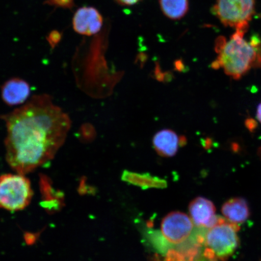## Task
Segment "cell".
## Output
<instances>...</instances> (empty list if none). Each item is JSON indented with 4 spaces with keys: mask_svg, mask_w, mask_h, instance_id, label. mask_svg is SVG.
Instances as JSON below:
<instances>
[{
    "mask_svg": "<svg viewBox=\"0 0 261 261\" xmlns=\"http://www.w3.org/2000/svg\"><path fill=\"white\" fill-rule=\"evenodd\" d=\"M240 226L224 218L214 226L208 228L205 236V246L214 254L217 260L226 261L233 255L240 246L238 236Z\"/></svg>",
    "mask_w": 261,
    "mask_h": 261,
    "instance_id": "cell-4",
    "label": "cell"
},
{
    "mask_svg": "<svg viewBox=\"0 0 261 261\" xmlns=\"http://www.w3.org/2000/svg\"><path fill=\"white\" fill-rule=\"evenodd\" d=\"M256 118L257 120L261 123V102L259 103L257 109Z\"/></svg>",
    "mask_w": 261,
    "mask_h": 261,
    "instance_id": "cell-17",
    "label": "cell"
},
{
    "mask_svg": "<svg viewBox=\"0 0 261 261\" xmlns=\"http://www.w3.org/2000/svg\"><path fill=\"white\" fill-rule=\"evenodd\" d=\"M189 213L195 227L208 229L216 225L221 217L215 214L216 208L213 203L203 197H198L189 205Z\"/></svg>",
    "mask_w": 261,
    "mask_h": 261,
    "instance_id": "cell-7",
    "label": "cell"
},
{
    "mask_svg": "<svg viewBox=\"0 0 261 261\" xmlns=\"http://www.w3.org/2000/svg\"><path fill=\"white\" fill-rule=\"evenodd\" d=\"M247 32L237 30L227 40L218 38L215 44L217 57L212 64L215 69H223L224 73L238 80L253 68L261 67V41L256 37L247 41Z\"/></svg>",
    "mask_w": 261,
    "mask_h": 261,
    "instance_id": "cell-2",
    "label": "cell"
},
{
    "mask_svg": "<svg viewBox=\"0 0 261 261\" xmlns=\"http://www.w3.org/2000/svg\"><path fill=\"white\" fill-rule=\"evenodd\" d=\"M3 119L7 129L6 161L13 170L24 175L55 158L71 125L68 114L45 94L32 97Z\"/></svg>",
    "mask_w": 261,
    "mask_h": 261,
    "instance_id": "cell-1",
    "label": "cell"
},
{
    "mask_svg": "<svg viewBox=\"0 0 261 261\" xmlns=\"http://www.w3.org/2000/svg\"><path fill=\"white\" fill-rule=\"evenodd\" d=\"M255 8L256 0H216L212 11L226 27L247 32Z\"/></svg>",
    "mask_w": 261,
    "mask_h": 261,
    "instance_id": "cell-5",
    "label": "cell"
},
{
    "mask_svg": "<svg viewBox=\"0 0 261 261\" xmlns=\"http://www.w3.org/2000/svg\"><path fill=\"white\" fill-rule=\"evenodd\" d=\"M221 211L228 222L237 225L244 223L250 215L249 204L242 198L230 199L222 206Z\"/></svg>",
    "mask_w": 261,
    "mask_h": 261,
    "instance_id": "cell-11",
    "label": "cell"
},
{
    "mask_svg": "<svg viewBox=\"0 0 261 261\" xmlns=\"http://www.w3.org/2000/svg\"><path fill=\"white\" fill-rule=\"evenodd\" d=\"M32 196L30 180L24 175L17 173L0 176V208L11 211L24 210Z\"/></svg>",
    "mask_w": 261,
    "mask_h": 261,
    "instance_id": "cell-3",
    "label": "cell"
},
{
    "mask_svg": "<svg viewBox=\"0 0 261 261\" xmlns=\"http://www.w3.org/2000/svg\"><path fill=\"white\" fill-rule=\"evenodd\" d=\"M145 237L156 252L162 254L166 255L169 251L174 249L175 247L166 239L161 231L148 228L146 231Z\"/></svg>",
    "mask_w": 261,
    "mask_h": 261,
    "instance_id": "cell-15",
    "label": "cell"
},
{
    "mask_svg": "<svg viewBox=\"0 0 261 261\" xmlns=\"http://www.w3.org/2000/svg\"><path fill=\"white\" fill-rule=\"evenodd\" d=\"M103 18L97 10L93 7L80 8L73 18V28L78 34L91 36L102 29Z\"/></svg>",
    "mask_w": 261,
    "mask_h": 261,
    "instance_id": "cell-8",
    "label": "cell"
},
{
    "mask_svg": "<svg viewBox=\"0 0 261 261\" xmlns=\"http://www.w3.org/2000/svg\"><path fill=\"white\" fill-rule=\"evenodd\" d=\"M3 101L9 106L23 103L31 94V87L27 82L19 78H12L3 85L1 90Z\"/></svg>",
    "mask_w": 261,
    "mask_h": 261,
    "instance_id": "cell-9",
    "label": "cell"
},
{
    "mask_svg": "<svg viewBox=\"0 0 261 261\" xmlns=\"http://www.w3.org/2000/svg\"><path fill=\"white\" fill-rule=\"evenodd\" d=\"M40 186L43 195V206L48 211H58L63 205V196L52 188L50 180L46 176L42 175Z\"/></svg>",
    "mask_w": 261,
    "mask_h": 261,
    "instance_id": "cell-13",
    "label": "cell"
},
{
    "mask_svg": "<svg viewBox=\"0 0 261 261\" xmlns=\"http://www.w3.org/2000/svg\"><path fill=\"white\" fill-rule=\"evenodd\" d=\"M140 0H116L119 5L125 6H130L137 4Z\"/></svg>",
    "mask_w": 261,
    "mask_h": 261,
    "instance_id": "cell-16",
    "label": "cell"
},
{
    "mask_svg": "<svg viewBox=\"0 0 261 261\" xmlns=\"http://www.w3.org/2000/svg\"><path fill=\"white\" fill-rule=\"evenodd\" d=\"M163 14L172 20H178L187 14L189 0H160Z\"/></svg>",
    "mask_w": 261,
    "mask_h": 261,
    "instance_id": "cell-14",
    "label": "cell"
},
{
    "mask_svg": "<svg viewBox=\"0 0 261 261\" xmlns=\"http://www.w3.org/2000/svg\"><path fill=\"white\" fill-rule=\"evenodd\" d=\"M185 138H179L174 130L163 129L156 133L152 140L153 146L160 155L171 158L178 151L181 142H187Z\"/></svg>",
    "mask_w": 261,
    "mask_h": 261,
    "instance_id": "cell-10",
    "label": "cell"
},
{
    "mask_svg": "<svg viewBox=\"0 0 261 261\" xmlns=\"http://www.w3.org/2000/svg\"><path fill=\"white\" fill-rule=\"evenodd\" d=\"M121 178L122 181L143 189H163L168 186L167 181L164 179L155 177L149 174H140L127 170L123 172Z\"/></svg>",
    "mask_w": 261,
    "mask_h": 261,
    "instance_id": "cell-12",
    "label": "cell"
},
{
    "mask_svg": "<svg viewBox=\"0 0 261 261\" xmlns=\"http://www.w3.org/2000/svg\"><path fill=\"white\" fill-rule=\"evenodd\" d=\"M195 226L191 217L182 212H174L163 218L161 231L173 246H177L185 243L192 236Z\"/></svg>",
    "mask_w": 261,
    "mask_h": 261,
    "instance_id": "cell-6",
    "label": "cell"
}]
</instances>
